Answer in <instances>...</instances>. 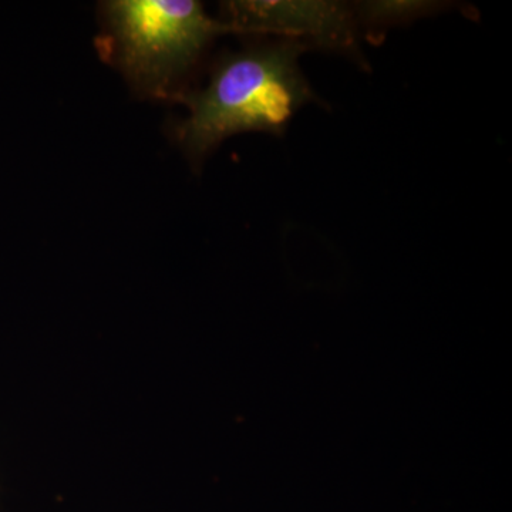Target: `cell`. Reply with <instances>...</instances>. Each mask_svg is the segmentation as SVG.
<instances>
[{
  "mask_svg": "<svg viewBox=\"0 0 512 512\" xmlns=\"http://www.w3.org/2000/svg\"><path fill=\"white\" fill-rule=\"evenodd\" d=\"M101 9L99 52L150 99L177 100L212 37L227 32L194 0H111Z\"/></svg>",
  "mask_w": 512,
  "mask_h": 512,
  "instance_id": "2",
  "label": "cell"
},
{
  "mask_svg": "<svg viewBox=\"0 0 512 512\" xmlns=\"http://www.w3.org/2000/svg\"><path fill=\"white\" fill-rule=\"evenodd\" d=\"M306 47L295 40L229 53L215 64L205 89L178 97L190 110L174 128L194 164L225 138L245 131L279 134L306 103L315 99L299 69Z\"/></svg>",
  "mask_w": 512,
  "mask_h": 512,
  "instance_id": "1",
  "label": "cell"
},
{
  "mask_svg": "<svg viewBox=\"0 0 512 512\" xmlns=\"http://www.w3.org/2000/svg\"><path fill=\"white\" fill-rule=\"evenodd\" d=\"M431 8L430 3L421 2H372L363 6V16L367 22L382 25L397 19L413 18Z\"/></svg>",
  "mask_w": 512,
  "mask_h": 512,
  "instance_id": "4",
  "label": "cell"
},
{
  "mask_svg": "<svg viewBox=\"0 0 512 512\" xmlns=\"http://www.w3.org/2000/svg\"><path fill=\"white\" fill-rule=\"evenodd\" d=\"M227 32L276 33L303 45L350 49L355 45L352 10L338 2L224 3Z\"/></svg>",
  "mask_w": 512,
  "mask_h": 512,
  "instance_id": "3",
  "label": "cell"
}]
</instances>
